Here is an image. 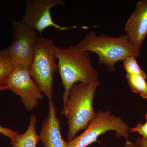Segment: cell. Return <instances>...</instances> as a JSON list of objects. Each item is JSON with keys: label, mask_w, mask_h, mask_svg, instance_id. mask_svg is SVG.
I'll use <instances>...</instances> for the list:
<instances>
[{"label": "cell", "mask_w": 147, "mask_h": 147, "mask_svg": "<svg viewBox=\"0 0 147 147\" xmlns=\"http://www.w3.org/2000/svg\"><path fill=\"white\" fill-rule=\"evenodd\" d=\"M128 125L110 110L96 113L85 131L69 142L68 147H87L97 141L98 137L109 131H115L117 137L125 140L129 136Z\"/></svg>", "instance_id": "5b68a950"}, {"label": "cell", "mask_w": 147, "mask_h": 147, "mask_svg": "<svg viewBox=\"0 0 147 147\" xmlns=\"http://www.w3.org/2000/svg\"><path fill=\"white\" fill-rule=\"evenodd\" d=\"M5 86L7 90L21 98L28 111L33 110L38 105V100L44 99V96L31 76L28 66H15Z\"/></svg>", "instance_id": "52a82bcc"}, {"label": "cell", "mask_w": 147, "mask_h": 147, "mask_svg": "<svg viewBox=\"0 0 147 147\" xmlns=\"http://www.w3.org/2000/svg\"><path fill=\"white\" fill-rule=\"evenodd\" d=\"M124 30L129 42L140 53L147 35V0L137 2L135 9L127 21Z\"/></svg>", "instance_id": "9c48e42d"}, {"label": "cell", "mask_w": 147, "mask_h": 147, "mask_svg": "<svg viewBox=\"0 0 147 147\" xmlns=\"http://www.w3.org/2000/svg\"><path fill=\"white\" fill-rule=\"evenodd\" d=\"M135 57L130 56L123 61V67L127 74L142 76L146 79L147 75L144 70L140 68Z\"/></svg>", "instance_id": "5bb4252c"}, {"label": "cell", "mask_w": 147, "mask_h": 147, "mask_svg": "<svg viewBox=\"0 0 147 147\" xmlns=\"http://www.w3.org/2000/svg\"><path fill=\"white\" fill-rule=\"evenodd\" d=\"M18 132L7 127H3L0 125V134H3L5 137L11 139L18 134Z\"/></svg>", "instance_id": "e0dca14e"}, {"label": "cell", "mask_w": 147, "mask_h": 147, "mask_svg": "<svg viewBox=\"0 0 147 147\" xmlns=\"http://www.w3.org/2000/svg\"><path fill=\"white\" fill-rule=\"evenodd\" d=\"M127 81L131 91L147 99V82L142 76L127 74Z\"/></svg>", "instance_id": "7c38bea8"}, {"label": "cell", "mask_w": 147, "mask_h": 147, "mask_svg": "<svg viewBox=\"0 0 147 147\" xmlns=\"http://www.w3.org/2000/svg\"><path fill=\"white\" fill-rule=\"evenodd\" d=\"M62 0H32L26 3V11L21 21L25 25L42 33L45 29L53 26L55 28L64 31L78 28L76 26H61L53 20L50 11L58 5L64 6Z\"/></svg>", "instance_id": "ba28073f"}, {"label": "cell", "mask_w": 147, "mask_h": 147, "mask_svg": "<svg viewBox=\"0 0 147 147\" xmlns=\"http://www.w3.org/2000/svg\"><path fill=\"white\" fill-rule=\"evenodd\" d=\"M146 123L144 124L139 123L135 127L130 128L129 132H137L142 135L143 138H147V113L146 115Z\"/></svg>", "instance_id": "9a60e30c"}, {"label": "cell", "mask_w": 147, "mask_h": 147, "mask_svg": "<svg viewBox=\"0 0 147 147\" xmlns=\"http://www.w3.org/2000/svg\"><path fill=\"white\" fill-rule=\"evenodd\" d=\"M14 66L6 50L0 49V86H5Z\"/></svg>", "instance_id": "4fadbf2b"}, {"label": "cell", "mask_w": 147, "mask_h": 147, "mask_svg": "<svg viewBox=\"0 0 147 147\" xmlns=\"http://www.w3.org/2000/svg\"><path fill=\"white\" fill-rule=\"evenodd\" d=\"M55 57L58 61V70L64 87L63 100L64 106L68 100L69 90L75 84H89L99 81L98 73L94 68L89 52L75 45L55 48Z\"/></svg>", "instance_id": "6da1fadb"}, {"label": "cell", "mask_w": 147, "mask_h": 147, "mask_svg": "<svg viewBox=\"0 0 147 147\" xmlns=\"http://www.w3.org/2000/svg\"><path fill=\"white\" fill-rule=\"evenodd\" d=\"M12 26L13 42L6 51L13 65L30 67L33 60L35 46L38 38L36 31L21 21H13Z\"/></svg>", "instance_id": "8992f818"}, {"label": "cell", "mask_w": 147, "mask_h": 147, "mask_svg": "<svg viewBox=\"0 0 147 147\" xmlns=\"http://www.w3.org/2000/svg\"><path fill=\"white\" fill-rule=\"evenodd\" d=\"M56 45L52 40L38 37L34 47V55L30 73L40 91L49 100H53V76L58 69L55 61Z\"/></svg>", "instance_id": "277c9868"}, {"label": "cell", "mask_w": 147, "mask_h": 147, "mask_svg": "<svg viewBox=\"0 0 147 147\" xmlns=\"http://www.w3.org/2000/svg\"><path fill=\"white\" fill-rule=\"evenodd\" d=\"M123 147H147V138L138 137L136 139L135 143L126 139Z\"/></svg>", "instance_id": "2e32d148"}, {"label": "cell", "mask_w": 147, "mask_h": 147, "mask_svg": "<svg viewBox=\"0 0 147 147\" xmlns=\"http://www.w3.org/2000/svg\"><path fill=\"white\" fill-rule=\"evenodd\" d=\"M76 46L81 50L95 53L99 64L104 65L110 71H115L116 63L130 56H140V53L131 45L125 34L117 37L102 34L97 36L95 32L91 31Z\"/></svg>", "instance_id": "3957f363"}, {"label": "cell", "mask_w": 147, "mask_h": 147, "mask_svg": "<svg viewBox=\"0 0 147 147\" xmlns=\"http://www.w3.org/2000/svg\"><path fill=\"white\" fill-rule=\"evenodd\" d=\"M48 105L49 114L42 123L39 140L45 147H68L69 142L65 141L61 135L60 121L56 115L53 100H49Z\"/></svg>", "instance_id": "30bf717a"}, {"label": "cell", "mask_w": 147, "mask_h": 147, "mask_svg": "<svg viewBox=\"0 0 147 147\" xmlns=\"http://www.w3.org/2000/svg\"><path fill=\"white\" fill-rule=\"evenodd\" d=\"M4 90H7V88L6 86H0V91Z\"/></svg>", "instance_id": "ac0fdd59"}, {"label": "cell", "mask_w": 147, "mask_h": 147, "mask_svg": "<svg viewBox=\"0 0 147 147\" xmlns=\"http://www.w3.org/2000/svg\"><path fill=\"white\" fill-rule=\"evenodd\" d=\"M100 84L98 81L89 84L76 83L71 87L68 100L61 112L67 119L68 142L80 130L86 129L94 117L96 113L93 108L94 98Z\"/></svg>", "instance_id": "7a4b0ae2"}, {"label": "cell", "mask_w": 147, "mask_h": 147, "mask_svg": "<svg viewBox=\"0 0 147 147\" xmlns=\"http://www.w3.org/2000/svg\"><path fill=\"white\" fill-rule=\"evenodd\" d=\"M37 121L35 115H32L26 131L23 134L18 133L10 139V143L12 147H36L40 140L36 131Z\"/></svg>", "instance_id": "8fae6325"}]
</instances>
